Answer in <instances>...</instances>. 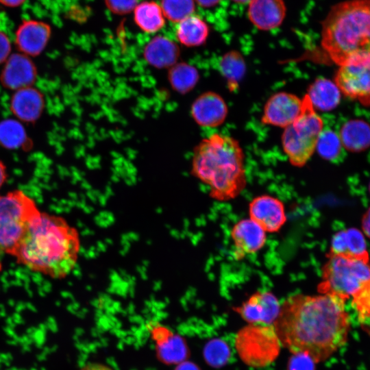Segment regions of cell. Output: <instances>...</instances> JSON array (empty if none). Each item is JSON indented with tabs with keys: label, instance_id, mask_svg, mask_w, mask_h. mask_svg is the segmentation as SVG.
<instances>
[{
	"label": "cell",
	"instance_id": "1",
	"mask_svg": "<svg viewBox=\"0 0 370 370\" xmlns=\"http://www.w3.org/2000/svg\"><path fill=\"white\" fill-rule=\"evenodd\" d=\"M272 326L282 347L316 364L345 345L349 319L345 301L338 297L295 293L281 302Z\"/></svg>",
	"mask_w": 370,
	"mask_h": 370
},
{
	"label": "cell",
	"instance_id": "2",
	"mask_svg": "<svg viewBox=\"0 0 370 370\" xmlns=\"http://www.w3.org/2000/svg\"><path fill=\"white\" fill-rule=\"evenodd\" d=\"M79 249L75 227L60 216L40 212L10 255L34 272L60 280L74 269Z\"/></svg>",
	"mask_w": 370,
	"mask_h": 370
},
{
	"label": "cell",
	"instance_id": "3",
	"mask_svg": "<svg viewBox=\"0 0 370 370\" xmlns=\"http://www.w3.org/2000/svg\"><path fill=\"white\" fill-rule=\"evenodd\" d=\"M191 174L209 188L218 201L236 198L247 186L245 155L234 138L214 133L195 147Z\"/></svg>",
	"mask_w": 370,
	"mask_h": 370
},
{
	"label": "cell",
	"instance_id": "4",
	"mask_svg": "<svg viewBox=\"0 0 370 370\" xmlns=\"http://www.w3.org/2000/svg\"><path fill=\"white\" fill-rule=\"evenodd\" d=\"M321 43L339 66L370 58V0H347L334 5L323 22Z\"/></svg>",
	"mask_w": 370,
	"mask_h": 370
},
{
	"label": "cell",
	"instance_id": "5",
	"mask_svg": "<svg viewBox=\"0 0 370 370\" xmlns=\"http://www.w3.org/2000/svg\"><path fill=\"white\" fill-rule=\"evenodd\" d=\"M369 279V260L328 253L327 260L321 269V280L317 286V291L346 301Z\"/></svg>",
	"mask_w": 370,
	"mask_h": 370
},
{
	"label": "cell",
	"instance_id": "6",
	"mask_svg": "<svg viewBox=\"0 0 370 370\" xmlns=\"http://www.w3.org/2000/svg\"><path fill=\"white\" fill-rule=\"evenodd\" d=\"M323 128V119L306 95L299 116L282 135L283 150L293 166L302 167L307 163L316 150Z\"/></svg>",
	"mask_w": 370,
	"mask_h": 370
},
{
	"label": "cell",
	"instance_id": "7",
	"mask_svg": "<svg viewBox=\"0 0 370 370\" xmlns=\"http://www.w3.org/2000/svg\"><path fill=\"white\" fill-rule=\"evenodd\" d=\"M40 212L34 200L21 190L0 195V269L3 256L10 255Z\"/></svg>",
	"mask_w": 370,
	"mask_h": 370
},
{
	"label": "cell",
	"instance_id": "8",
	"mask_svg": "<svg viewBox=\"0 0 370 370\" xmlns=\"http://www.w3.org/2000/svg\"><path fill=\"white\" fill-rule=\"evenodd\" d=\"M236 350L248 366L260 368L269 365L278 356L281 343L272 325L248 324L235 336Z\"/></svg>",
	"mask_w": 370,
	"mask_h": 370
},
{
	"label": "cell",
	"instance_id": "9",
	"mask_svg": "<svg viewBox=\"0 0 370 370\" xmlns=\"http://www.w3.org/2000/svg\"><path fill=\"white\" fill-rule=\"evenodd\" d=\"M334 83L344 95L370 106V58H359L340 66Z\"/></svg>",
	"mask_w": 370,
	"mask_h": 370
},
{
	"label": "cell",
	"instance_id": "10",
	"mask_svg": "<svg viewBox=\"0 0 370 370\" xmlns=\"http://www.w3.org/2000/svg\"><path fill=\"white\" fill-rule=\"evenodd\" d=\"M281 302L272 292L258 291L234 310L248 324L272 325L280 309Z\"/></svg>",
	"mask_w": 370,
	"mask_h": 370
},
{
	"label": "cell",
	"instance_id": "11",
	"mask_svg": "<svg viewBox=\"0 0 370 370\" xmlns=\"http://www.w3.org/2000/svg\"><path fill=\"white\" fill-rule=\"evenodd\" d=\"M302 110V99L287 92L271 95L264 104L261 121L264 124L285 128L292 124Z\"/></svg>",
	"mask_w": 370,
	"mask_h": 370
},
{
	"label": "cell",
	"instance_id": "12",
	"mask_svg": "<svg viewBox=\"0 0 370 370\" xmlns=\"http://www.w3.org/2000/svg\"><path fill=\"white\" fill-rule=\"evenodd\" d=\"M249 215L267 233L271 234L279 232L287 220L283 201L267 194L256 196L251 200Z\"/></svg>",
	"mask_w": 370,
	"mask_h": 370
},
{
	"label": "cell",
	"instance_id": "13",
	"mask_svg": "<svg viewBox=\"0 0 370 370\" xmlns=\"http://www.w3.org/2000/svg\"><path fill=\"white\" fill-rule=\"evenodd\" d=\"M233 256L236 260L260 251L267 242V232L254 221L243 219L234 224L230 231Z\"/></svg>",
	"mask_w": 370,
	"mask_h": 370
},
{
	"label": "cell",
	"instance_id": "14",
	"mask_svg": "<svg viewBox=\"0 0 370 370\" xmlns=\"http://www.w3.org/2000/svg\"><path fill=\"white\" fill-rule=\"evenodd\" d=\"M228 113L223 98L212 91L205 92L193 102L190 114L195 123L205 127H216L223 123Z\"/></svg>",
	"mask_w": 370,
	"mask_h": 370
},
{
	"label": "cell",
	"instance_id": "15",
	"mask_svg": "<svg viewBox=\"0 0 370 370\" xmlns=\"http://www.w3.org/2000/svg\"><path fill=\"white\" fill-rule=\"evenodd\" d=\"M36 69L27 56L13 53L5 61L0 81L5 88L17 90L32 86L36 79Z\"/></svg>",
	"mask_w": 370,
	"mask_h": 370
},
{
	"label": "cell",
	"instance_id": "16",
	"mask_svg": "<svg viewBox=\"0 0 370 370\" xmlns=\"http://www.w3.org/2000/svg\"><path fill=\"white\" fill-rule=\"evenodd\" d=\"M51 32V27L46 23L35 20L25 21L16 32V45L26 56H38L45 48Z\"/></svg>",
	"mask_w": 370,
	"mask_h": 370
},
{
	"label": "cell",
	"instance_id": "17",
	"mask_svg": "<svg viewBox=\"0 0 370 370\" xmlns=\"http://www.w3.org/2000/svg\"><path fill=\"white\" fill-rule=\"evenodd\" d=\"M247 15L258 29L271 30L282 23L286 15V6L283 0H251Z\"/></svg>",
	"mask_w": 370,
	"mask_h": 370
},
{
	"label": "cell",
	"instance_id": "18",
	"mask_svg": "<svg viewBox=\"0 0 370 370\" xmlns=\"http://www.w3.org/2000/svg\"><path fill=\"white\" fill-rule=\"evenodd\" d=\"M180 49L177 44L164 36L150 40L143 49V58L148 64L158 69H170L178 62Z\"/></svg>",
	"mask_w": 370,
	"mask_h": 370
},
{
	"label": "cell",
	"instance_id": "19",
	"mask_svg": "<svg viewBox=\"0 0 370 370\" xmlns=\"http://www.w3.org/2000/svg\"><path fill=\"white\" fill-rule=\"evenodd\" d=\"M44 108V98L37 89L29 86L17 90L10 101V110L18 119L35 121Z\"/></svg>",
	"mask_w": 370,
	"mask_h": 370
},
{
	"label": "cell",
	"instance_id": "20",
	"mask_svg": "<svg viewBox=\"0 0 370 370\" xmlns=\"http://www.w3.org/2000/svg\"><path fill=\"white\" fill-rule=\"evenodd\" d=\"M328 253L351 258L369 260L365 237L356 228L336 232L332 237Z\"/></svg>",
	"mask_w": 370,
	"mask_h": 370
},
{
	"label": "cell",
	"instance_id": "21",
	"mask_svg": "<svg viewBox=\"0 0 370 370\" xmlns=\"http://www.w3.org/2000/svg\"><path fill=\"white\" fill-rule=\"evenodd\" d=\"M306 95L314 108L322 111L332 110L341 99V91L336 84L325 78L314 80L309 86Z\"/></svg>",
	"mask_w": 370,
	"mask_h": 370
},
{
	"label": "cell",
	"instance_id": "22",
	"mask_svg": "<svg viewBox=\"0 0 370 370\" xmlns=\"http://www.w3.org/2000/svg\"><path fill=\"white\" fill-rule=\"evenodd\" d=\"M208 34L207 23L193 14L180 22L175 30V36L179 42L188 47L202 45Z\"/></svg>",
	"mask_w": 370,
	"mask_h": 370
},
{
	"label": "cell",
	"instance_id": "23",
	"mask_svg": "<svg viewBox=\"0 0 370 370\" xmlns=\"http://www.w3.org/2000/svg\"><path fill=\"white\" fill-rule=\"evenodd\" d=\"M134 13L136 25L144 32L156 33L164 25L162 8L154 1H145L137 4Z\"/></svg>",
	"mask_w": 370,
	"mask_h": 370
},
{
	"label": "cell",
	"instance_id": "24",
	"mask_svg": "<svg viewBox=\"0 0 370 370\" xmlns=\"http://www.w3.org/2000/svg\"><path fill=\"white\" fill-rule=\"evenodd\" d=\"M341 144L349 151H362L370 145V127L361 121L345 123L340 131Z\"/></svg>",
	"mask_w": 370,
	"mask_h": 370
},
{
	"label": "cell",
	"instance_id": "25",
	"mask_svg": "<svg viewBox=\"0 0 370 370\" xmlns=\"http://www.w3.org/2000/svg\"><path fill=\"white\" fill-rule=\"evenodd\" d=\"M199 79L197 69L186 62H177L169 69L168 79L171 88L180 94L191 91Z\"/></svg>",
	"mask_w": 370,
	"mask_h": 370
},
{
	"label": "cell",
	"instance_id": "26",
	"mask_svg": "<svg viewBox=\"0 0 370 370\" xmlns=\"http://www.w3.org/2000/svg\"><path fill=\"white\" fill-rule=\"evenodd\" d=\"M219 71L226 79L229 89L235 90L246 71L245 61L241 53L237 51L225 53L220 60Z\"/></svg>",
	"mask_w": 370,
	"mask_h": 370
},
{
	"label": "cell",
	"instance_id": "27",
	"mask_svg": "<svg viewBox=\"0 0 370 370\" xmlns=\"http://www.w3.org/2000/svg\"><path fill=\"white\" fill-rule=\"evenodd\" d=\"M23 125L14 119H6L0 123V144L6 148L21 147L27 141Z\"/></svg>",
	"mask_w": 370,
	"mask_h": 370
},
{
	"label": "cell",
	"instance_id": "28",
	"mask_svg": "<svg viewBox=\"0 0 370 370\" xmlns=\"http://www.w3.org/2000/svg\"><path fill=\"white\" fill-rule=\"evenodd\" d=\"M160 7L166 18L179 23L193 14L195 10V1L162 0Z\"/></svg>",
	"mask_w": 370,
	"mask_h": 370
},
{
	"label": "cell",
	"instance_id": "29",
	"mask_svg": "<svg viewBox=\"0 0 370 370\" xmlns=\"http://www.w3.org/2000/svg\"><path fill=\"white\" fill-rule=\"evenodd\" d=\"M341 145L339 136L330 130H326L321 132L316 149L323 158L332 160L339 154Z\"/></svg>",
	"mask_w": 370,
	"mask_h": 370
},
{
	"label": "cell",
	"instance_id": "30",
	"mask_svg": "<svg viewBox=\"0 0 370 370\" xmlns=\"http://www.w3.org/2000/svg\"><path fill=\"white\" fill-rule=\"evenodd\" d=\"M352 297L360 321L364 324L370 323V279Z\"/></svg>",
	"mask_w": 370,
	"mask_h": 370
},
{
	"label": "cell",
	"instance_id": "31",
	"mask_svg": "<svg viewBox=\"0 0 370 370\" xmlns=\"http://www.w3.org/2000/svg\"><path fill=\"white\" fill-rule=\"evenodd\" d=\"M226 344L221 341H213L206 349V357L210 364L220 366L226 362L229 356Z\"/></svg>",
	"mask_w": 370,
	"mask_h": 370
},
{
	"label": "cell",
	"instance_id": "32",
	"mask_svg": "<svg viewBox=\"0 0 370 370\" xmlns=\"http://www.w3.org/2000/svg\"><path fill=\"white\" fill-rule=\"evenodd\" d=\"M138 0H105L108 8L114 14H125L134 10Z\"/></svg>",
	"mask_w": 370,
	"mask_h": 370
},
{
	"label": "cell",
	"instance_id": "33",
	"mask_svg": "<svg viewBox=\"0 0 370 370\" xmlns=\"http://www.w3.org/2000/svg\"><path fill=\"white\" fill-rule=\"evenodd\" d=\"M294 355V354H293ZM289 363L290 370H314L315 364L309 358L301 355H294Z\"/></svg>",
	"mask_w": 370,
	"mask_h": 370
},
{
	"label": "cell",
	"instance_id": "34",
	"mask_svg": "<svg viewBox=\"0 0 370 370\" xmlns=\"http://www.w3.org/2000/svg\"><path fill=\"white\" fill-rule=\"evenodd\" d=\"M11 45L8 36L0 31V64L6 61L10 56Z\"/></svg>",
	"mask_w": 370,
	"mask_h": 370
},
{
	"label": "cell",
	"instance_id": "35",
	"mask_svg": "<svg viewBox=\"0 0 370 370\" xmlns=\"http://www.w3.org/2000/svg\"><path fill=\"white\" fill-rule=\"evenodd\" d=\"M79 370H113L111 367L101 363L91 362L83 366Z\"/></svg>",
	"mask_w": 370,
	"mask_h": 370
},
{
	"label": "cell",
	"instance_id": "36",
	"mask_svg": "<svg viewBox=\"0 0 370 370\" xmlns=\"http://www.w3.org/2000/svg\"><path fill=\"white\" fill-rule=\"evenodd\" d=\"M362 227L365 234L370 238V208L362 217Z\"/></svg>",
	"mask_w": 370,
	"mask_h": 370
},
{
	"label": "cell",
	"instance_id": "37",
	"mask_svg": "<svg viewBox=\"0 0 370 370\" xmlns=\"http://www.w3.org/2000/svg\"><path fill=\"white\" fill-rule=\"evenodd\" d=\"M26 0H0V3L7 7L15 8L23 4Z\"/></svg>",
	"mask_w": 370,
	"mask_h": 370
},
{
	"label": "cell",
	"instance_id": "38",
	"mask_svg": "<svg viewBox=\"0 0 370 370\" xmlns=\"http://www.w3.org/2000/svg\"><path fill=\"white\" fill-rule=\"evenodd\" d=\"M194 1H195L201 7L211 8L216 5L221 0H194Z\"/></svg>",
	"mask_w": 370,
	"mask_h": 370
},
{
	"label": "cell",
	"instance_id": "39",
	"mask_svg": "<svg viewBox=\"0 0 370 370\" xmlns=\"http://www.w3.org/2000/svg\"><path fill=\"white\" fill-rule=\"evenodd\" d=\"M7 178L6 167L0 160V188L3 185Z\"/></svg>",
	"mask_w": 370,
	"mask_h": 370
},
{
	"label": "cell",
	"instance_id": "40",
	"mask_svg": "<svg viewBox=\"0 0 370 370\" xmlns=\"http://www.w3.org/2000/svg\"><path fill=\"white\" fill-rule=\"evenodd\" d=\"M232 1L238 3H249L251 0H232Z\"/></svg>",
	"mask_w": 370,
	"mask_h": 370
},
{
	"label": "cell",
	"instance_id": "41",
	"mask_svg": "<svg viewBox=\"0 0 370 370\" xmlns=\"http://www.w3.org/2000/svg\"><path fill=\"white\" fill-rule=\"evenodd\" d=\"M369 191H370V186H369Z\"/></svg>",
	"mask_w": 370,
	"mask_h": 370
}]
</instances>
